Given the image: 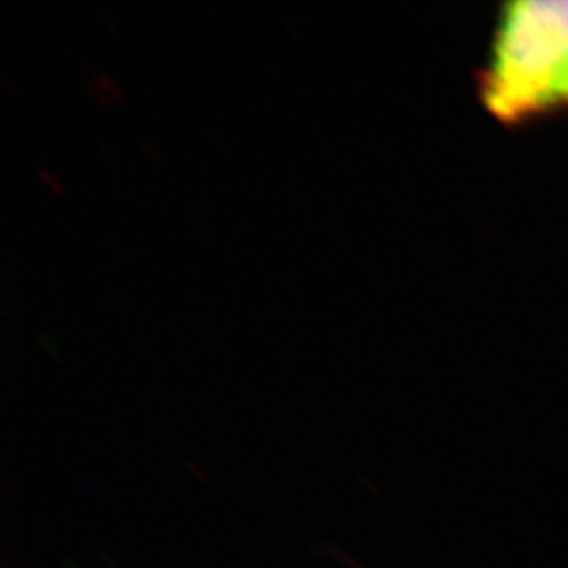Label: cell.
<instances>
[{
    "label": "cell",
    "instance_id": "cell-1",
    "mask_svg": "<svg viewBox=\"0 0 568 568\" xmlns=\"http://www.w3.org/2000/svg\"><path fill=\"white\" fill-rule=\"evenodd\" d=\"M568 63V0H520L504 9L483 95L501 121L560 105Z\"/></svg>",
    "mask_w": 568,
    "mask_h": 568
},
{
    "label": "cell",
    "instance_id": "cell-2",
    "mask_svg": "<svg viewBox=\"0 0 568 568\" xmlns=\"http://www.w3.org/2000/svg\"><path fill=\"white\" fill-rule=\"evenodd\" d=\"M560 103H568V63L565 79H562V87H560Z\"/></svg>",
    "mask_w": 568,
    "mask_h": 568
}]
</instances>
